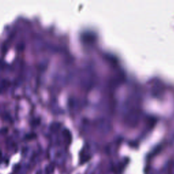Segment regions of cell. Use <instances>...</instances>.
<instances>
[{
  "mask_svg": "<svg viewBox=\"0 0 174 174\" xmlns=\"http://www.w3.org/2000/svg\"><path fill=\"white\" fill-rule=\"evenodd\" d=\"M50 160L52 163L56 165H61L65 160V155L63 151L58 150L55 152H52L50 154Z\"/></svg>",
  "mask_w": 174,
  "mask_h": 174,
  "instance_id": "cell-1",
  "label": "cell"
},
{
  "mask_svg": "<svg viewBox=\"0 0 174 174\" xmlns=\"http://www.w3.org/2000/svg\"><path fill=\"white\" fill-rule=\"evenodd\" d=\"M53 167L51 165H46L44 167L37 169L35 174H52L53 171Z\"/></svg>",
  "mask_w": 174,
  "mask_h": 174,
  "instance_id": "cell-2",
  "label": "cell"
}]
</instances>
